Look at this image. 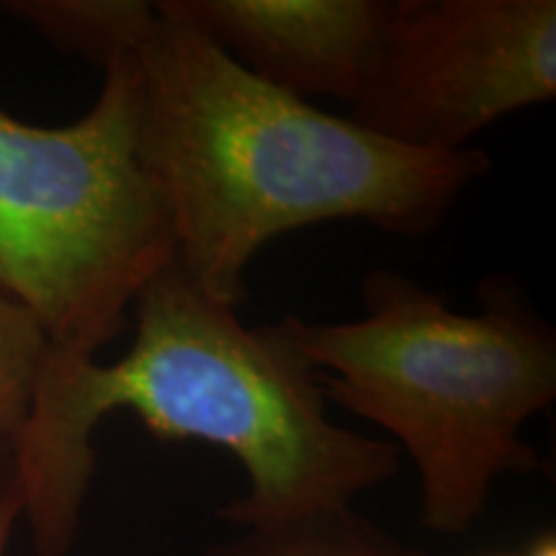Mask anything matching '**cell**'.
I'll return each instance as SVG.
<instances>
[{"instance_id": "cell-5", "label": "cell", "mask_w": 556, "mask_h": 556, "mask_svg": "<svg viewBox=\"0 0 556 556\" xmlns=\"http://www.w3.org/2000/svg\"><path fill=\"white\" fill-rule=\"evenodd\" d=\"M554 96V0H389L348 119L405 148L458 152Z\"/></svg>"}, {"instance_id": "cell-10", "label": "cell", "mask_w": 556, "mask_h": 556, "mask_svg": "<svg viewBox=\"0 0 556 556\" xmlns=\"http://www.w3.org/2000/svg\"><path fill=\"white\" fill-rule=\"evenodd\" d=\"M24 516V490L13 448L0 451V556H5L13 523Z\"/></svg>"}, {"instance_id": "cell-1", "label": "cell", "mask_w": 556, "mask_h": 556, "mask_svg": "<svg viewBox=\"0 0 556 556\" xmlns=\"http://www.w3.org/2000/svg\"><path fill=\"white\" fill-rule=\"evenodd\" d=\"M116 409L160 438L238 458L248 492L219 510L238 528L351 507L400 469L397 446L330 420L319 374L276 323L248 328L173 261L135 299V340L119 361L50 343L13 448L39 556L73 548L96 471L93 433Z\"/></svg>"}, {"instance_id": "cell-4", "label": "cell", "mask_w": 556, "mask_h": 556, "mask_svg": "<svg viewBox=\"0 0 556 556\" xmlns=\"http://www.w3.org/2000/svg\"><path fill=\"white\" fill-rule=\"evenodd\" d=\"M139 127L135 54L103 67L99 99L67 127H34L0 109V291L60 351L96 356L176 261Z\"/></svg>"}, {"instance_id": "cell-7", "label": "cell", "mask_w": 556, "mask_h": 556, "mask_svg": "<svg viewBox=\"0 0 556 556\" xmlns=\"http://www.w3.org/2000/svg\"><path fill=\"white\" fill-rule=\"evenodd\" d=\"M0 11L101 67L135 54L157 21L148 0H5Z\"/></svg>"}, {"instance_id": "cell-8", "label": "cell", "mask_w": 556, "mask_h": 556, "mask_svg": "<svg viewBox=\"0 0 556 556\" xmlns=\"http://www.w3.org/2000/svg\"><path fill=\"white\" fill-rule=\"evenodd\" d=\"M201 556H428L351 507L238 528Z\"/></svg>"}, {"instance_id": "cell-2", "label": "cell", "mask_w": 556, "mask_h": 556, "mask_svg": "<svg viewBox=\"0 0 556 556\" xmlns=\"http://www.w3.org/2000/svg\"><path fill=\"white\" fill-rule=\"evenodd\" d=\"M135 58L139 152L170 214L176 263L229 307L274 238L338 219L426 235L490 170L479 148H405L268 86L160 9Z\"/></svg>"}, {"instance_id": "cell-3", "label": "cell", "mask_w": 556, "mask_h": 556, "mask_svg": "<svg viewBox=\"0 0 556 556\" xmlns=\"http://www.w3.org/2000/svg\"><path fill=\"white\" fill-rule=\"evenodd\" d=\"M361 296L366 315L351 323L276 325L325 397L405 448L426 528L467 533L500 477L541 467L520 430L556 400L552 325L505 283H486L471 315L389 268L368 274Z\"/></svg>"}, {"instance_id": "cell-11", "label": "cell", "mask_w": 556, "mask_h": 556, "mask_svg": "<svg viewBox=\"0 0 556 556\" xmlns=\"http://www.w3.org/2000/svg\"><path fill=\"white\" fill-rule=\"evenodd\" d=\"M523 556H556L554 533H541L536 541H531V544H528V552Z\"/></svg>"}, {"instance_id": "cell-6", "label": "cell", "mask_w": 556, "mask_h": 556, "mask_svg": "<svg viewBox=\"0 0 556 556\" xmlns=\"http://www.w3.org/2000/svg\"><path fill=\"white\" fill-rule=\"evenodd\" d=\"M165 16L296 99L353 103L377 54L389 0H160Z\"/></svg>"}, {"instance_id": "cell-9", "label": "cell", "mask_w": 556, "mask_h": 556, "mask_svg": "<svg viewBox=\"0 0 556 556\" xmlns=\"http://www.w3.org/2000/svg\"><path fill=\"white\" fill-rule=\"evenodd\" d=\"M47 351L50 338L41 325L0 291V451L16 448Z\"/></svg>"}]
</instances>
